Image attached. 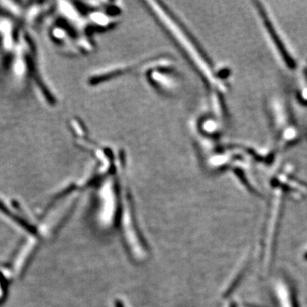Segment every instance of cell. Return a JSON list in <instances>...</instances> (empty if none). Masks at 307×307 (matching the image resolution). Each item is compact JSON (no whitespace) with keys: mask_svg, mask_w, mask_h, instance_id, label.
Returning <instances> with one entry per match:
<instances>
[{"mask_svg":"<svg viewBox=\"0 0 307 307\" xmlns=\"http://www.w3.org/2000/svg\"><path fill=\"white\" fill-rule=\"evenodd\" d=\"M257 8H258V12H259V14L262 17L263 23L265 26V30H267L270 39L272 40V43H274V46L276 47L277 52L280 54L279 56L282 57L283 62L289 68H294L296 65L295 60L291 55L290 52L287 51V47L286 46L284 40H282V36L278 34V31L276 29V26H275L274 23H272L271 18L269 17L267 12H265V10L263 8L262 6H259V7L258 6Z\"/></svg>","mask_w":307,"mask_h":307,"instance_id":"obj_1","label":"cell"},{"mask_svg":"<svg viewBox=\"0 0 307 307\" xmlns=\"http://www.w3.org/2000/svg\"><path fill=\"white\" fill-rule=\"evenodd\" d=\"M277 294H278L279 301L281 302L282 307H293L290 296H289V292L284 285L279 284L277 286Z\"/></svg>","mask_w":307,"mask_h":307,"instance_id":"obj_2","label":"cell"}]
</instances>
